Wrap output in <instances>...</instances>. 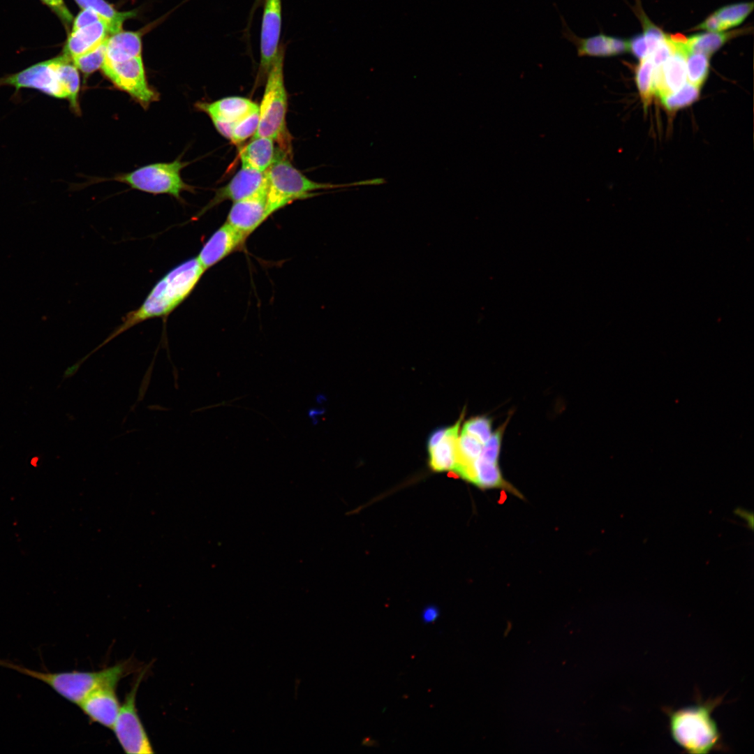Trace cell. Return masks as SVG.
<instances>
[{"instance_id": "cell-1", "label": "cell", "mask_w": 754, "mask_h": 754, "mask_svg": "<svg viewBox=\"0 0 754 754\" xmlns=\"http://www.w3.org/2000/svg\"><path fill=\"white\" fill-rule=\"evenodd\" d=\"M205 271L196 257L172 268L154 285L141 305L128 312L121 323L85 358L137 324L168 316L190 295Z\"/></svg>"}, {"instance_id": "cell-2", "label": "cell", "mask_w": 754, "mask_h": 754, "mask_svg": "<svg viewBox=\"0 0 754 754\" xmlns=\"http://www.w3.org/2000/svg\"><path fill=\"white\" fill-rule=\"evenodd\" d=\"M696 702L686 707H665L668 727L674 741L688 753L706 754L725 751L722 734L712 714L723 701V696L702 700L698 693Z\"/></svg>"}, {"instance_id": "cell-3", "label": "cell", "mask_w": 754, "mask_h": 754, "mask_svg": "<svg viewBox=\"0 0 754 754\" xmlns=\"http://www.w3.org/2000/svg\"><path fill=\"white\" fill-rule=\"evenodd\" d=\"M3 86L13 87L15 94L22 89H32L53 98L66 99L71 110L80 113L78 69L64 54L1 77L0 87Z\"/></svg>"}, {"instance_id": "cell-4", "label": "cell", "mask_w": 754, "mask_h": 754, "mask_svg": "<svg viewBox=\"0 0 754 754\" xmlns=\"http://www.w3.org/2000/svg\"><path fill=\"white\" fill-rule=\"evenodd\" d=\"M1 665L45 683L61 697L77 706L95 689L106 685L117 686L121 679L133 671V665L128 660L92 672H41L8 660H3Z\"/></svg>"}, {"instance_id": "cell-5", "label": "cell", "mask_w": 754, "mask_h": 754, "mask_svg": "<svg viewBox=\"0 0 754 754\" xmlns=\"http://www.w3.org/2000/svg\"><path fill=\"white\" fill-rule=\"evenodd\" d=\"M285 156L283 150L278 149L275 160L265 171L267 199L272 213L293 201L311 196L316 190L364 186V180L341 184L314 182L295 168Z\"/></svg>"}, {"instance_id": "cell-6", "label": "cell", "mask_w": 754, "mask_h": 754, "mask_svg": "<svg viewBox=\"0 0 754 754\" xmlns=\"http://www.w3.org/2000/svg\"><path fill=\"white\" fill-rule=\"evenodd\" d=\"M284 47H279L267 75L266 84L259 105V123L253 138L266 137L277 142L284 151L290 147L286 129L288 94L284 84Z\"/></svg>"}, {"instance_id": "cell-7", "label": "cell", "mask_w": 754, "mask_h": 754, "mask_svg": "<svg viewBox=\"0 0 754 754\" xmlns=\"http://www.w3.org/2000/svg\"><path fill=\"white\" fill-rule=\"evenodd\" d=\"M188 164L178 158L169 163L147 165L117 175L113 179L138 191L152 194H168L179 200L183 191H193V187L185 183L181 177L182 170Z\"/></svg>"}, {"instance_id": "cell-8", "label": "cell", "mask_w": 754, "mask_h": 754, "mask_svg": "<svg viewBox=\"0 0 754 754\" xmlns=\"http://www.w3.org/2000/svg\"><path fill=\"white\" fill-rule=\"evenodd\" d=\"M144 675L145 671L139 674L131 690L126 695L112 727L119 744L128 754L154 753L136 707L137 691Z\"/></svg>"}, {"instance_id": "cell-9", "label": "cell", "mask_w": 754, "mask_h": 754, "mask_svg": "<svg viewBox=\"0 0 754 754\" xmlns=\"http://www.w3.org/2000/svg\"><path fill=\"white\" fill-rule=\"evenodd\" d=\"M102 71L118 89L130 95L145 109L158 99V93L149 85L141 57L123 62H103Z\"/></svg>"}, {"instance_id": "cell-10", "label": "cell", "mask_w": 754, "mask_h": 754, "mask_svg": "<svg viewBox=\"0 0 754 754\" xmlns=\"http://www.w3.org/2000/svg\"><path fill=\"white\" fill-rule=\"evenodd\" d=\"M281 11V0H265L260 32L259 79L267 75L279 50Z\"/></svg>"}, {"instance_id": "cell-11", "label": "cell", "mask_w": 754, "mask_h": 754, "mask_svg": "<svg viewBox=\"0 0 754 754\" xmlns=\"http://www.w3.org/2000/svg\"><path fill=\"white\" fill-rule=\"evenodd\" d=\"M267 188L265 172L242 167L225 186L216 190L213 198L195 216L199 217L220 203L236 202L256 195Z\"/></svg>"}, {"instance_id": "cell-12", "label": "cell", "mask_w": 754, "mask_h": 754, "mask_svg": "<svg viewBox=\"0 0 754 754\" xmlns=\"http://www.w3.org/2000/svg\"><path fill=\"white\" fill-rule=\"evenodd\" d=\"M267 188L234 202L226 222L246 236L250 235L272 214L267 199Z\"/></svg>"}, {"instance_id": "cell-13", "label": "cell", "mask_w": 754, "mask_h": 754, "mask_svg": "<svg viewBox=\"0 0 754 754\" xmlns=\"http://www.w3.org/2000/svg\"><path fill=\"white\" fill-rule=\"evenodd\" d=\"M247 237L225 222L205 242L196 258L207 270L232 253L242 249Z\"/></svg>"}, {"instance_id": "cell-14", "label": "cell", "mask_w": 754, "mask_h": 754, "mask_svg": "<svg viewBox=\"0 0 754 754\" xmlns=\"http://www.w3.org/2000/svg\"><path fill=\"white\" fill-rule=\"evenodd\" d=\"M117 685H106L90 693L78 707L92 723L112 729L120 709Z\"/></svg>"}, {"instance_id": "cell-15", "label": "cell", "mask_w": 754, "mask_h": 754, "mask_svg": "<svg viewBox=\"0 0 754 754\" xmlns=\"http://www.w3.org/2000/svg\"><path fill=\"white\" fill-rule=\"evenodd\" d=\"M674 45L675 50L667 59L661 66L653 67L654 94L660 98L679 89L687 79L683 45Z\"/></svg>"}, {"instance_id": "cell-16", "label": "cell", "mask_w": 754, "mask_h": 754, "mask_svg": "<svg viewBox=\"0 0 754 754\" xmlns=\"http://www.w3.org/2000/svg\"><path fill=\"white\" fill-rule=\"evenodd\" d=\"M195 106L210 119L215 118L234 124L259 109V105L255 102L241 96H228L212 103L199 102Z\"/></svg>"}, {"instance_id": "cell-17", "label": "cell", "mask_w": 754, "mask_h": 754, "mask_svg": "<svg viewBox=\"0 0 754 754\" xmlns=\"http://www.w3.org/2000/svg\"><path fill=\"white\" fill-rule=\"evenodd\" d=\"M110 35L108 24L103 20L71 31L62 54L71 60L94 50Z\"/></svg>"}, {"instance_id": "cell-18", "label": "cell", "mask_w": 754, "mask_h": 754, "mask_svg": "<svg viewBox=\"0 0 754 754\" xmlns=\"http://www.w3.org/2000/svg\"><path fill=\"white\" fill-rule=\"evenodd\" d=\"M274 140L266 137L252 138L239 150L242 167L258 172H265L275 160L278 149Z\"/></svg>"}, {"instance_id": "cell-19", "label": "cell", "mask_w": 754, "mask_h": 754, "mask_svg": "<svg viewBox=\"0 0 754 754\" xmlns=\"http://www.w3.org/2000/svg\"><path fill=\"white\" fill-rule=\"evenodd\" d=\"M464 414H461L457 422L447 427L442 440L433 448L428 450L429 466L436 472L454 470L456 464V449L458 434Z\"/></svg>"}, {"instance_id": "cell-20", "label": "cell", "mask_w": 754, "mask_h": 754, "mask_svg": "<svg viewBox=\"0 0 754 754\" xmlns=\"http://www.w3.org/2000/svg\"><path fill=\"white\" fill-rule=\"evenodd\" d=\"M141 50L138 33L120 31L108 37L104 62L115 64L141 57Z\"/></svg>"}, {"instance_id": "cell-21", "label": "cell", "mask_w": 754, "mask_h": 754, "mask_svg": "<svg viewBox=\"0 0 754 754\" xmlns=\"http://www.w3.org/2000/svg\"><path fill=\"white\" fill-rule=\"evenodd\" d=\"M471 483L482 489H507L522 498L520 493L503 478L498 464L489 462L479 457L473 463Z\"/></svg>"}, {"instance_id": "cell-22", "label": "cell", "mask_w": 754, "mask_h": 754, "mask_svg": "<svg viewBox=\"0 0 754 754\" xmlns=\"http://www.w3.org/2000/svg\"><path fill=\"white\" fill-rule=\"evenodd\" d=\"M745 30V29H741L729 32L695 34L687 38V40L683 46V50L686 54L697 52L709 57L730 39L744 34Z\"/></svg>"}, {"instance_id": "cell-23", "label": "cell", "mask_w": 754, "mask_h": 754, "mask_svg": "<svg viewBox=\"0 0 754 754\" xmlns=\"http://www.w3.org/2000/svg\"><path fill=\"white\" fill-rule=\"evenodd\" d=\"M83 9L97 13L109 25L111 34L121 31L123 23L134 16L133 12H119L105 0H75Z\"/></svg>"}, {"instance_id": "cell-24", "label": "cell", "mask_w": 754, "mask_h": 754, "mask_svg": "<svg viewBox=\"0 0 754 754\" xmlns=\"http://www.w3.org/2000/svg\"><path fill=\"white\" fill-rule=\"evenodd\" d=\"M653 64L651 57L640 60L636 68L635 80L644 108L648 107L654 94L653 84Z\"/></svg>"}, {"instance_id": "cell-25", "label": "cell", "mask_w": 754, "mask_h": 754, "mask_svg": "<svg viewBox=\"0 0 754 754\" xmlns=\"http://www.w3.org/2000/svg\"><path fill=\"white\" fill-rule=\"evenodd\" d=\"M753 2L738 3L725 6L714 13L720 21L723 30L739 25L753 9Z\"/></svg>"}, {"instance_id": "cell-26", "label": "cell", "mask_w": 754, "mask_h": 754, "mask_svg": "<svg viewBox=\"0 0 754 754\" xmlns=\"http://www.w3.org/2000/svg\"><path fill=\"white\" fill-rule=\"evenodd\" d=\"M700 87L688 82L677 91L660 97V99L668 111L675 112L697 101L700 96Z\"/></svg>"}, {"instance_id": "cell-27", "label": "cell", "mask_w": 754, "mask_h": 754, "mask_svg": "<svg viewBox=\"0 0 754 754\" xmlns=\"http://www.w3.org/2000/svg\"><path fill=\"white\" fill-rule=\"evenodd\" d=\"M709 57L697 52L686 54V76L690 84L700 88L702 86L709 75Z\"/></svg>"}, {"instance_id": "cell-28", "label": "cell", "mask_w": 754, "mask_h": 754, "mask_svg": "<svg viewBox=\"0 0 754 754\" xmlns=\"http://www.w3.org/2000/svg\"><path fill=\"white\" fill-rule=\"evenodd\" d=\"M108 38L94 50L71 59L78 71L89 75L101 68L105 60Z\"/></svg>"}, {"instance_id": "cell-29", "label": "cell", "mask_w": 754, "mask_h": 754, "mask_svg": "<svg viewBox=\"0 0 754 754\" xmlns=\"http://www.w3.org/2000/svg\"><path fill=\"white\" fill-rule=\"evenodd\" d=\"M259 123V109L246 118L235 124L230 140L233 144L239 145L245 140L253 136Z\"/></svg>"}, {"instance_id": "cell-30", "label": "cell", "mask_w": 754, "mask_h": 754, "mask_svg": "<svg viewBox=\"0 0 754 754\" xmlns=\"http://www.w3.org/2000/svg\"><path fill=\"white\" fill-rule=\"evenodd\" d=\"M492 421L486 416H477L467 420L463 427L462 431L472 435L482 444H485L491 437Z\"/></svg>"}, {"instance_id": "cell-31", "label": "cell", "mask_w": 754, "mask_h": 754, "mask_svg": "<svg viewBox=\"0 0 754 754\" xmlns=\"http://www.w3.org/2000/svg\"><path fill=\"white\" fill-rule=\"evenodd\" d=\"M508 420L503 424L494 432H492L489 439L483 445L480 458L491 462L498 464V458L501 452L503 435L507 426Z\"/></svg>"}, {"instance_id": "cell-32", "label": "cell", "mask_w": 754, "mask_h": 754, "mask_svg": "<svg viewBox=\"0 0 754 754\" xmlns=\"http://www.w3.org/2000/svg\"><path fill=\"white\" fill-rule=\"evenodd\" d=\"M639 17L643 26V35L646 39L650 56L658 45L665 38L666 35L649 20L643 11L640 12Z\"/></svg>"}, {"instance_id": "cell-33", "label": "cell", "mask_w": 754, "mask_h": 754, "mask_svg": "<svg viewBox=\"0 0 754 754\" xmlns=\"http://www.w3.org/2000/svg\"><path fill=\"white\" fill-rule=\"evenodd\" d=\"M674 50V45L666 35L665 38L658 45L656 48L650 55L653 67L661 66L673 53Z\"/></svg>"}, {"instance_id": "cell-34", "label": "cell", "mask_w": 754, "mask_h": 754, "mask_svg": "<svg viewBox=\"0 0 754 754\" xmlns=\"http://www.w3.org/2000/svg\"><path fill=\"white\" fill-rule=\"evenodd\" d=\"M47 6L62 22L68 27L73 21V17L64 0H40Z\"/></svg>"}, {"instance_id": "cell-35", "label": "cell", "mask_w": 754, "mask_h": 754, "mask_svg": "<svg viewBox=\"0 0 754 754\" xmlns=\"http://www.w3.org/2000/svg\"><path fill=\"white\" fill-rule=\"evenodd\" d=\"M628 50L639 59L642 60L649 57L648 45L643 34L633 36L628 41Z\"/></svg>"}, {"instance_id": "cell-36", "label": "cell", "mask_w": 754, "mask_h": 754, "mask_svg": "<svg viewBox=\"0 0 754 754\" xmlns=\"http://www.w3.org/2000/svg\"><path fill=\"white\" fill-rule=\"evenodd\" d=\"M101 20L105 21L95 11L90 9H83L82 11H81L73 20L72 31H75L82 27H86L87 25Z\"/></svg>"}, {"instance_id": "cell-37", "label": "cell", "mask_w": 754, "mask_h": 754, "mask_svg": "<svg viewBox=\"0 0 754 754\" xmlns=\"http://www.w3.org/2000/svg\"><path fill=\"white\" fill-rule=\"evenodd\" d=\"M692 30H705L711 32H720L723 31L720 21L714 13L708 16L702 23L692 29Z\"/></svg>"}, {"instance_id": "cell-38", "label": "cell", "mask_w": 754, "mask_h": 754, "mask_svg": "<svg viewBox=\"0 0 754 754\" xmlns=\"http://www.w3.org/2000/svg\"><path fill=\"white\" fill-rule=\"evenodd\" d=\"M211 120L217 131L223 137L230 140L232 129L235 124L215 118H211Z\"/></svg>"}, {"instance_id": "cell-39", "label": "cell", "mask_w": 754, "mask_h": 754, "mask_svg": "<svg viewBox=\"0 0 754 754\" xmlns=\"http://www.w3.org/2000/svg\"><path fill=\"white\" fill-rule=\"evenodd\" d=\"M440 615V610L434 605L426 606L421 614L422 621L425 624L432 623L436 621Z\"/></svg>"}, {"instance_id": "cell-40", "label": "cell", "mask_w": 754, "mask_h": 754, "mask_svg": "<svg viewBox=\"0 0 754 754\" xmlns=\"http://www.w3.org/2000/svg\"><path fill=\"white\" fill-rule=\"evenodd\" d=\"M446 430H447V428L441 427V428H438V429L434 430L430 434V436H429V437L428 438V441H427L428 450L435 447L442 440L443 437L444 436V435H445V434L446 432Z\"/></svg>"}, {"instance_id": "cell-41", "label": "cell", "mask_w": 754, "mask_h": 754, "mask_svg": "<svg viewBox=\"0 0 754 754\" xmlns=\"http://www.w3.org/2000/svg\"><path fill=\"white\" fill-rule=\"evenodd\" d=\"M736 513L737 515L742 517L744 519H745L747 522L748 526H750L751 528H753V516L752 512L749 514L748 511L738 508L736 510Z\"/></svg>"}]
</instances>
